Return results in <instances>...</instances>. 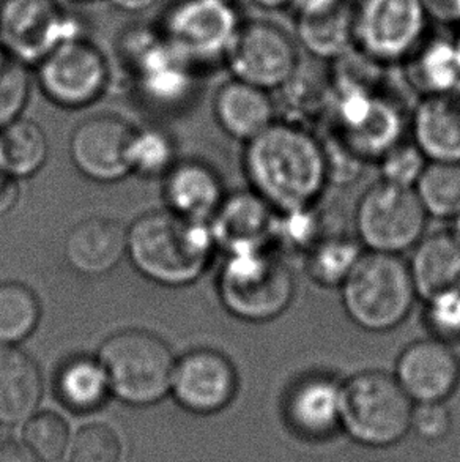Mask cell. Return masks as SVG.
Returning a JSON list of instances; mask_svg holds the SVG:
<instances>
[{
  "label": "cell",
  "instance_id": "obj_22",
  "mask_svg": "<svg viewBox=\"0 0 460 462\" xmlns=\"http://www.w3.org/2000/svg\"><path fill=\"white\" fill-rule=\"evenodd\" d=\"M213 113L221 130L242 143L255 138L276 120L271 92L235 78L219 86Z\"/></svg>",
  "mask_w": 460,
  "mask_h": 462
},
{
  "label": "cell",
  "instance_id": "obj_26",
  "mask_svg": "<svg viewBox=\"0 0 460 462\" xmlns=\"http://www.w3.org/2000/svg\"><path fill=\"white\" fill-rule=\"evenodd\" d=\"M295 32L299 46L314 60L335 62L354 48V0L320 12L299 13Z\"/></svg>",
  "mask_w": 460,
  "mask_h": 462
},
{
  "label": "cell",
  "instance_id": "obj_51",
  "mask_svg": "<svg viewBox=\"0 0 460 462\" xmlns=\"http://www.w3.org/2000/svg\"><path fill=\"white\" fill-rule=\"evenodd\" d=\"M76 2H94V0H76Z\"/></svg>",
  "mask_w": 460,
  "mask_h": 462
},
{
  "label": "cell",
  "instance_id": "obj_31",
  "mask_svg": "<svg viewBox=\"0 0 460 462\" xmlns=\"http://www.w3.org/2000/svg\"><path fill=\"white\" fill-rule=\"evenodd\" d=\"M41 305L23 282L0 284V346H21L37 330Z\"/></svg>",
  "mask_w": 460,
  "mask_h": 462
},
{
  "label": "cell",
  "instance_id": "obj_18",
  "mask_svg": "<svg viewBox=\"0 0 460 462\" xmlns=\"http://www.w3.org/2000/svg\"><path fill=\"white\" fill-rule=\"evenodd\" d=\"M278 212L251 188L225 194L210 219L218 250L225 254L274 248V225Z\"/></svg>",
  "mask_w": 460,
  "mask_h": 462
},
{
  "label": "cell",
  "instance_id": "obj_42",
  "mask_svg": "<svg viewBox=\"0 0 460 462\" xmlns=\"http://www.w3.org/2000/svg\"><path fill=\"white\" fill-rule=\"evenodd\" d=\"M0 462H40L27 447L16 442H0Z\"/></svg>",
  "mask_w": 460,
  "mask_h": 462
},
{
  "label": "cell",
  "instance_id": "obj_5",
  "mask_svg": "<svg viewBox=\"0 0 460 462\" xmlns=\"http://www.w3.org/2000/svg\"><path fill=\"white\" fill-rule=\"evenodd\" d=\"M115 51L137 95L150 106L174 109L196 94L199 69L162 38L155 24L124 27Z\"/></svg>",
  "mask_w": 460,
  "mask_h": 462
},
{
  "label": "cell",
  "instance_id": "obj_41",
  "mask_svg": "<svg viewBox=\"0 0 460 462\" xmlns=\"http://www.w3.org/2000/svg\"><path fill=\"white\" fill-rule=\"evenodd\" d=\"M430 24L460 31V0H421Z\"/></svg>",
  "mask_w": 460,
  "mask_h": 462
},
{
  "label": "cell",
  "instance_id": "obj_49",
  "mask_svg": "<svg viewBox=\"0 0 460 462\" xmlns=\"http://www.w3.org/2000/svg\"><path fill=\"white\" fill-rule=\"evenodd\" d=\"M8 59H10V56H8V52H6L5 48H4V44L0 42V65L6 62Z\"/></svg>",
  "mask_w": 460,
  "mask_h": 462
},
{
  "label": "cell",
  "instance_id": "obj_29",
  "mask_svg": "<svg viewBox=\"0 0 460 462\" xmlns=\"http://www.w3.org/2000/svg\"><path fill=\"white\" fill-rule=\"evenodd\" d=\"M364 251L356 237L325 234L305 253L306 275L320 288L339 289Z\"/></svg>",
  "mask_w": 460,
  "mask_h": 462
},
{
  "label": "cell",
  "instance_id": "obj_45",
  "mask_svg": "<svg viewBox=\"0 0 460 462\" xmlns=\"http://www.w3.org/2000/svg\"><path fill=\"white\" fill-rule=\"evenodd\" d=\"M111 5L124 13H143L155 5L158 0H109Z\"/></svg>",
  "mask_w": 460,
  "mask_h": 462
},
{
  "label": "cell",
  "instance_id": "obj_46",
  "mask_svg": "<svg viewBox=\"0 0 460 462\" xmlns=\"http://www.w3.org/2000/svg\"><path fill=\"white\" fill-rule=\"evenodd\" d=\"M255 6H259L262 10L267 12H274V10H284L292 6V0H251Z\"/></svg>",
  "mask_w": 460,
  "mask_h": 462
},
{
  "label": "cell",
  "instance_id": "obj_6",
  "mask_svg": "<svg viewBox=\"0 0 460 462\" xmlns=\"http://www.w3.org/2000/svg\"><path fill=\"white\" fill-rule=\"evenodd\" d=\"M97 356L118 400L147 406L170 392L177 358L170 346L152 331H117L103 341Z\"/></svg>",
  "mask_w": 460,
  "mask_h": 462
},
{
  "label": "cell",
  "instance_id": "obj_35",
  "mask_svg": "<svg viewBox=\"0 0 460 462\" xmlns=\"http://www.w3.org/2000/svg\"><path fill=\"white\" fill-rule=\"evenodd\" d=\"M25 447L43 462L63 457L69 442L67 421L54 412L33 413L24 428Z\"/></svg>",
  "mask_w": 460,
  "mask_h": 462
},
{
  "label": "cell",
  "instance_id": "obj_50",
  "mask_svg": "<svg viewBox=\"0 0 460 462\" xmlns=\"http://www.w3.org/2000/svg\"><path fill=\"white\" fill-rule=\"evenodd\" d=\"M455 46H457V54H459V62H460V31L457 33V37H455Z\"/></svg>",
  "mask_w": 460,
  "mask_h": 462
},
{
  "label": "cell",
  "instance_id": "obj_39",
  "mask_svg": "<svg viewBox=\"0 0 460 462\" xmlns=\"http://www.w3.org/2000/svg\"><path fill=\"white\" fill-rule=\"evenodd\" d=\"M424 325L430 337L443 343H460V291L436 295L424 301Z\"/></svg>",
  "mask_w": 460,
  "mask_h": 462
},
{
  "label": "cell",
  "instance_id": "obj_52",
  "mask_svg": "<svg viewBox=\"0 0 460 462\" xmlns=\"http://www.w3.org/2000/svg\"><path fill=\"white\" fill-rule=\"evenodd\" d=\"M229 2H235V0H229Z\"/></svg>",
  "mask_w": 460,
  "mask_h": 462
},
{
  "label": "cell",
  "instance_id": "obj_32",
  "mask_svg": "<svg viewBox=\"0 0 460 462\" xmlns=\"http://www.w3.org/2000/svg\"><path fill=\"white\" fill-rule=\"evenodd\" d=\"M413 189L429 218L449 221L460 210V162H428Z\"/></svg>",
  "mask_w": 460,
  "mask_h": 462
},
{
  "label": "cell",
  "instance_id": "obj_3",
  "mask_svg": "<svg viewBox=\"0 0 460 462\" xmlns=\"http://www.w3.org/2000/svg\"><path fill=\"white\" fill-rule=\"evenodd\" d=\"M339 291L350 322L369 333L396 330L418 300L409 261L373 251L363 253Z\"/></svg>",
  "mask_w": 460,
  "mask_h": 462
},
{
  "label": "cell",
  "instance_id": "obj_11",
  "mask_svg": "<svg viewBox=\"0 0 460 462\" xmlns=\"http://www.w3.org/2000/svg\"><path fill=\"white\" fill-rule=\"evenodd\" d=\"M33 69L44 97L65 109L94 105L105 95L111 81L106 54L88 37L59 44Z\"/></svg>",
  "mask_w": 460,
  "mask_h": 462
},
{
  "label": "cell",
  "instance_id": "obj_1",
  "mask_svg": "<svg viewBox=\"0 0 460 462\" xmlns=\"http://www.w3.org/2000/svg\"><path fill=\"white\" fill-rule=\"evenodd\" d=\"M249 187L276 212L318 206L330 185L324 143L293 120H274L244 143Z\"/></svg>",
  "mask_w": 460,
  "mask_h": 462
},
{
  "label": "cell",
  "instance_id": "obj_40",
  "mask_svg": "<svg viewBox=\"0 0 460 462\" xmlns=\"http://www.w3.org/2000/svg\"><path fill=\"white\" fill-rule=\"evenodd\" d=\"M411 428L419 438L440 440L451 430V415L443 402H418L411 413Z\"/></svg>",
  "mask_w": 460,
  "mask_h": 462
},
{
  "label": "cell",
  "instance_id": "obj_14",
  "mask_svg": "<svg viewBox=\"0 0 460 462\" xmlns=\"http://www.w3.org/2000/svg\"><path fill=\"white\" fill-rule=\"evenodd\" d=\"M299 63L297 40L268 19L243 21L225 60L232 78L268 92L284 88Z\"/></svg>",
  "mask_w": 460,
  "mask_h": 462
},
{
  "label": "cell",
  "instance_id": "obj_33",
  "mask_svg": "<svg viewBox=\"0 0 460 462\" xmlns=\"http://www.w3.org/2000/svg\"><path fill=\"white\" fill-rule=\"evenodd\" d=\"M175 162L174 141L168 133L158 128L134 130L130 147L131 172L143 177H164Z\"/></svg>",
  "mask_w": 460,
  "mask_h": 462
},
{
  "label": "cell",
  "instance_id": "obj_48",
  "mask_svg": "<svg viewBox=\"0 0 460 462\" xmlns=\"http://www.w3.org/2000/svg\"><path fill=\"white\" fill-rule=\"evenodd\" d=\"M8 177H10V174H8L5 168H4V162H2V156H0V183L5 181Z\"/></svg>",
  "mask_w": 460,
  "mask_h": 462
},
{
  "label": "cell",
  "instance_id": "obj_13",
  "mask_svg": "<svg viewBox=\"0 0 460 462\" xmlns=\"http://www.w3.org/2000/svg\"><path fill=\"white\" fill-rule=\"evenodd\" d=\"M429 25L421 0H354V48L385 67L404 62Z\"/></svg>",
  "mask_w": 460,
  "mask_h": 462
},
{
  "label": "cell",
  "instance_id": "obj_38",
  "mask_svg": "<svg viewBox=\"0 0 460 462\" xmlns=\"http://www.w3.org/2000/svg\"><path fill=\"white\" fill-rule=\"evenodd\" d=\"M122 442L113 428L94 423L82 428L71 442L69 462H118Z\"/></svg>",
  "mask_w": 460,
  "mask_h": 462
},
{
  "label": "cell",
  "instance_id": "obj_43",
  "mask_svg": "<svg viewBox=\"0 0 460 462\" xmlns=\"http://www.w3.org/2000/svg\"><path fill=\"white\" fill-rule=\"evenodd\" d=\"M19 196H21L19 180L10 175L5 181L0 183V215L10 212L13 207L16 206Z\"/></svg>",
  "mask_w": 460,
  "mask_h": 462
},
{
  "label": "cell",
  "instance_id": "obj_17",
  "mask_svg": "<svg viewBox=\"0 0 460 462\" xmlns=\"http://www.w3.org/2000/svg\"><path fill=\"white\" fill-rule=\"evenodd\" d=\"M394 377L413 402H443L459 385V356L437 337L417 339L396 358Z\"/></svg>",
  "mask_w": 460,
  "mask_h": 462
},
{
  "label": "cell",
  "instance_id": "obj_28",
  "mask_svg": "<svg viewBox=\"0 0 460 462\" xmlns=\"http://www.w3.org/2000/svg\"><path fill=\"white\" fill-rule=\"evenodd\" d=\"M57 400L78 413L94 412L106 402L111 392L106 369L95 356H73L57 369Z\"/></svg>",
  "mask_w": 460,
  "mask_h": 462
},
{
  "label": "cell",
  "instance_id": "obj_4",
  "mask_svg": "<svg viewBox=\"0 0 460 462\" xmlns=\"http://www.w3.org/2000/svg\"><path fill=\"white\" fill-rule=\"evenodd\" d=\"M216 288L223 307L234 318L265 324L292 305L295 276L274 248L242 251L225 254Z\"/></svg>",
  "mask_w": 460,
  "mask_h": 462
},
{
  "label": "cell",
  "instance_id": "obj_36",
  "mask_svg": "<svg viewBox=\"0 0 460 462\" xmlns=\"http://www.w3.org/2000/svg\"><path fill=\"white\" fill-rule=\"evenodd\" d=\"M429 160L413 141H400L380 156V180L402 188H415Z\"/></svg>",
  "mask_w": 460,
  "mask_h": 462
},
{
  "label": "cell",
  "instance_id": "obj_9",
  "mask_svg": "<svg viewBox=\"0 0 460 462\" xmlns=\"http://www.w3.org/2000/svg\"><path fill=\"white\" fill-rule=\"evenodd\" d=\"M354 223L364 250L402 256L428 232L429 215L413 188L379 180L361 194Z\"/></svg>",
  "mask_w": 460,
  "mask_h": 462
},
{
  "label": "cell",
  "instance_id": "obj_25",
  "mask_svg": "<svg viewBox=\"0 0 460 462\" xmlns=\"http://www.w3.org/2000/svg\"><path fill=\"white\" fill-rule=\"evenodd\" d=\"M418 299L460 291V242L449 231L424 234L411 250L409 261Z\"/></svg>",
  "mask_w": 460,
  "mask_h": 462
},
{
  "label": "cell",
  "instance_id": "obj_19",
  "mask_svg": "<svg viewBox=\"0 0 460 462\" xmlns=\"http://www.w3.org/2000/svg\"><path fill=\"white\" fill-rule=\"evenodd\" d=\"M63 254L79 275H106L128 256V229L115 219H82L67 234Z\"/></svg>",
  "mask_w": 460,
  "mask_h": 462
},
{
  "label": "cell",
  "instance_id": "obj_2",
  "mask_svg": "<svg viewBox=\"0 0 460 462\" xmlns=\"http://www.w3.org/2000/svg\"><path fill=\"white\" fill-rule=\"evenodd\" d=\"M218 250L210 223L155 210L128 227V257L150 282L183 288L198 282Z\"/></svg>",
  "mask_w": 460,
  "mask_h": 462
},
{
  "label": "cell",
  "instance_id": "obj_27",
  "mask_svg": "<svg viewBox=\"0 0 460 462\" xmlns=\"http://www.w3.org/2000/svg\"><path fill=\"white\" fill-rule=\"evenodd\" d=\"M43 398V377L37 362L19 346H0V420L31 419Z\"/></svg>",
  "mask_w": 460,
  "mask_h": 462
},
{
  "label": "cell",
  "instance_id": "obj_8",
  "mask_svg": "<svg viewBox=\"0 0 460 462\" xmlns=\"http://www.w3.org/2000/svg\"><path fill=\"white\" fill-rule=\"evenodd\" d=\"M243 19L229 0H170L156 23L162 38L199 71L225 63Z\"/></svg>",
  "mask_w": 460,
  "mask_h": 462
},
{
  "label": "cell",
  "instance_id": "obj_16",
  "mask_svg": "<svg viewBox=\"0 0 460 462\" xmlns=\"http://www.w3.org/2000/svg\"><path fill=\"white\" fill-rule=\"evenodd\" d=\"M236 390L235 366L219 350H189L175 362L170 392L191 412H219L235 398Z\"/></svg>",
  "mask_w": 460,
  "mask_h": 462
},
{
  "label": "cell",
  "instance_id": "obj_30",
  "mask_svg": "<svg viewBox=\"0 0 460 462\" xmlns=\"http://www.w3.org/2000/svg\"><path fill=\"white\" fill-rule=\"evenodd\" d=\"M48 155V136L37 122L19 117L0 130V156L6 172L14 179H29L40 172Z\"/></svg>",
  "mask_w": 460,
  "mask_h": 462
},
{
  "label": "cell",
  "instance_id": "obj_44",
  "mask_svg": "<svg viewBox=\"0 0 460 462\" xmlns=\"http://www.w3.org/2000/svg\"><path fill=\"white\" fill-rule=\"evenodd\" d=\"M339 2H343V0H292L290 8H293L297 14L299 13L320 12L328 6L336 5Z\"/></svg>",
  "mask_w": 460,
  "mask_h": 462
},
{
  "label": "cell",
  "instance_id": "obj_12",
  "mask_svg": "<svg viewBox=\"0 0 460 462\" xmlns=\"http://www.w3.org/2000/svg\"><path fill=\"white\" fill-rule=\"evenodd\" d=\"M328 109L341 143L364 162L379 160L392 145L404 141L409 128L402 107L380 90L333 94Z\"/></svg>",
  "mask_w": 460,
  "mask_h": 462
},
{
  "label": "cell",
  "instance_id": "obj_37",
  "mask_svg": "<svg viewBox=\"0 0 460 462\" xmlns=\"http://www.w3.org/2000/svg\"><path fill=\"white\" fill-rule=\"evenodd\" d=\"M31 69L8 59L0 65V130L21 117L31 97Z\"/></svg>",
  "mask_w": 460,
  "mask_h": 462
},
{
  "label": "cell",
  "instance_id": "obj_10",
  "mask_svg": "<svg viewBox=\"0 0 460 462\" xmlns=\"http://www.w3.org/2000/svg\"><path fill=\"white\" fill-rule=\"evenodd\" d=\"M88 37L81 14L59 0H0V42L8 56L33 69L69 40Z\"/></svg>",
  "mask_w": 460,
  "mask_h": 462
},
{
  "label": "cell",
  "instance_id": "obj_34",
  "mask_svg": "<svg viewBox=\"0 0 460 462\" xmlns=\"http://www.w3.org/2000/svg\"><path fill=\"white\" fill-rule=\"evenodd\" d=\"M322 236L325 234L317 206L278 212L276 215L274 248L281 246L284 250L305 254Z\"/></svg>",
  "mask_w": 460,
  "mask_h": 462
},
{
  "label": "cell",
  "instance_id": "obj_23",
  "mask_svg": "<svg viewBox=\"0 0 460 462\" xmlns=\"http://www.w3.org/2000/svg\"><path fill=\"white\" fill-rule=\"evenodd\" d=\"M409 128L429 162H460V92L419 98Z\"/></svg>",
  "mask_w": 460,
  "mask_h": 462
},
{
  "label": "cell",
  "instance_id": "obj_15",
  "mask_svg": "<svg viewBox=\"0 0 460 462\" xmlns=\"http://www.w3.org/2000/svg\"><path fill=\"white\" fill-rule=\"evenodd\" d=\"M133 126L113 114H98L76 126L69 139L75 168L90 180L114 183L131 174Z\"/></svg>",
  "mask_w": 460,
  "mask_h": 462
},
{
  "label": "cell",
  "instance_id": "obj_24",
  "mask_svg": "<svg viewBox=\"0 0 460 462\" xmlns=\"http://www.w3.org/2000/svg\"><path fill=\"white\" fill-rule=\"evenodd\" d=\"M400 65L405 81L419 98L460 92V62L455 37L428 33Z\"/></svg>",
  "mask_w": 460,
  "mask_h": 462
},
{
  "label": "cell",
  "instance_id": "obj_7",
  "mask_svg": "<svg viewBox=\"0 0 460 462\" xmlns=\"http://www.w3.org/2000/svg\"><path fill=\"white\" fill-rule=\"evenodd\" d=\"M413 401L394 374L361 371L343 382L341 425L361 444H396L411 428Z\"/></svg>",
  "mask_w": 460,
  "mask_h": 462
},
{
  "label": "cell",
  "instance_id": "obj_21",
  "mask_svg": "<svg viewBox=\"0 0 460 462\" xmlns=\"http://www.w3.org/2000/svg\"><path fill=\"white\" fill-rule=\"evenodd\" d=\"M225 194L218 171L200 160H177L164 175L168 208L183 218L210 223Z\"/></svg>",
  "mask_w": 460,
  "mask_h": 462
},
{
  "label": "cell",
  "instance_id": "obj_20",
  "mask_svg": "<svg viewBox=\"0 0 460 462\" xmlns=\"http://www.w3.org/2000/svg\"><path fill=\"white\" fill-rule=\"evenodd\" d=\"M343 412V382L330 374L299 379L287 394L286 415L295 431L324 439L336 431Z\"/></svg>",
  "mask_w": 460,
  "mask_h": 462
},
{
  "label": "cell",
  "instance_id": "obj_47",
  "mask_svg": "<svg viewBox=\"0 0 460 462\" xmlns=\"http://www.w3.org/2000/svg\"><path fill=\"white\" fill-rule=\"evenodd\" d=\"M449 223H451L449 231L453 232V234H455V237L460 242V210L455 213L453 218L449 219Z\"/></svg>",
  "mask_w": 460,
  "mask_h": 462
}]
</instances>
